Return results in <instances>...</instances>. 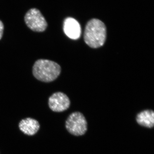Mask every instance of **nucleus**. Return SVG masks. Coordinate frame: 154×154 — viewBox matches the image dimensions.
Segmentation results:
<instances>
[{
  "label": "nucleus",
  "mask_w": 154,
  "mask_h": 154,
  "mask_svg": "<svg viewBox=\"0 0 154 154\" xmlns=\"http://www.w3.org/2000/svg\"><path fill=\"white\" fill-rule=\"evenodd\" d=\"M107 28L104 22L97 19H91L87 23L84 32L85 42L89 47L97 48L105 44Z\"/></svg>",
  "instance_id": "f257e3e1"
},
{
  "label": "nucleus",
  "mask_w": 154,
  "mask_h": 154,
  "mask_svg": "<svg viewBox=\"0 0 154 154\" xmlns=\"http://www.w3.org/2000/svg\"><path fill=\"white\" fill-rule=\"evenodd\" d=\"M61 68L59 65L53 61L39 59L33 66V75L43 82L49 83L56 79L60 75Z\"/></svg>",
  "instance_id": "f03ea898"
},
{
  "label": "nucleus",
  "mask_w": 154,
  "mask_h": 154,
  "mask_svg": "<svg viewBox=\"0 0 154 154\" xmlns=\"http://www.w3.org/2000/svg\"><path fill=\"white\" fill-rule=\"evenodd\" d=\"M65 127L71 134L75 136H80L87 132L88 122L82 113L75 112L68 117L66 121Z\"/></svg>",
  "instance_id": "7ed1b4c3"
},
{
  "label": "nucleus",
  "mask_w": 154,
  "mask_h": 154,
  "mask_svg": "<svg viewBox=\"0 0 154 154\" xmlns=\"http://www.w3.org/2000/svg\"><path fill=\"white\" fill-rule=\"evenodd\" d=\"M25 22L30 30L34 32H44L47 29L48 23L44 16L37 9H30L25 16Z\"/></svg>",
  "instance_id": "20e7f679"
},
{
  "label": "nucleus",
  "mask_w": 154,
  "mask_h": 154,
  "mask_svg": "<svg viewBox=\"0 0 154 154\" xmlns=\"http://www.w3.org/2000/svg\"><path fill=\"white\" fill-rule=\"evenodd\" d=\"M48 106L51 110L55 112H62L67 110L70 106V100L66 94L62 92H56L49 97Z\"/></svg>",
  "instance_id": "39448f33"
},
{
  "label": "nucleus",
  "mask_w": 154,
  "mask_h": 154,
  "mask_svg": "<svg viewBox=\"0 0 154 154\" xmlns=\"http://www.w3.org/2000/svg\"><path fill=\"white\" fill-rule=\"evenodd\" d=\"M63 30L66 35L72 39L79 38L82 32L79 23L71 17H68L65 19L63 22Z\"/></svg>",
  "instance_id": "423d86ee"
},
{
  "label": "nucleus",
  "mask_w": 154,
  "mask_h": 154,
  "mask_svg": "<svg viewBox=\"0 0 154 154\" xmlns=\"http://www.w3.org/2000/svg\"><path fill=\"white\" fill-rule=\"evenodd\" d=\"M19 127L20 130L24 134L33 136L38 132L40 125L37 120L28 117L22 119L19 122Z\"/></svg>",
  "instance_id": "0eeeda50"
},
{
  "label": "nucleus",
  "mask_w": 154,
  "mask_h": 154,
  "mask_svg": "<svg viewBox=\"0 0 154 154\" xmlns=\"http://www.w3.org/2000/svg\"><path fill=\"white\" fill-rule=\"evenodd\" d=\"M138 124L147 128H152L154 126V112L152 110H146L138 113L136 117Z\"/></svg>",
  "instance_id": "6e6552de"
},
{
  "label": "nucleus",
  "mask_w": 154,
  "mask_h": 154,
  "mask_svg": "<svg viewBox=\"0 0 154 154\" xmlns=\"http://www.w3.org/2000/svg\"><path fill=\"white\" fill-rule=\"evenodd\" d=\"M4 25L2 21L0 20V40L2 38L4 33Z\"/></svg>",
  "instance_id": "1a4fd4ad"
}]
</instances>
